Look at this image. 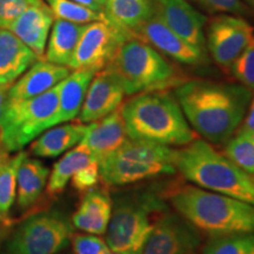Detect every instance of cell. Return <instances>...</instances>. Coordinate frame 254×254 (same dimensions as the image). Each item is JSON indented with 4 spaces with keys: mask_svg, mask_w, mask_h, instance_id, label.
I'll list each match as a JSON object with an SVG mask.
<instances>
[{
    "mask_svg": "<svg viewBox=\"0 0 254 254\" xmlns=\"http://www.w3.org/2000/svg\"><path fill=\"white\" fill-rule=\"evenodd\" d=\"M134 33L124 30L112 21H93L85 25L68 68L98 72L109 65L117 49Z\"/></svg>",
    "mask_w": 254,
    "mask_h": 254,
    "instance_id": "30bf717a",
    "label": "cell"
},
{
    "mask_svg": "<svg viewBox=\"0 0 254 254\" xmlns=\"http://www.w3.org/2000/svg\"><path fill=\"white\" fill-rule=\"evenodd\" d=\"M224 154L250 176H254V138L236 134L225 144Z\"/></svg>",
    "mask_w": 254,
    "mask_h": 254,
    "instance_id": "f546056e",
    "label": "cell"
},
{
    "mask_svg": "<svg viewBox=\"0 0 254 254\" xmlns=\"http://www.w3.org/2000/svg\"><path fill=\"white\" fill-rule=\"evenodd\" d=\"M69 240L74 254H107L111 251L106 240L95 234L73 233Z\"/></svg>",
    "mask_w": 254,
    "mask_h": 254,
    "instance_id": "1f68e13d",
    "label": "cell"
},
{
    "mask_svg": "<svg viewBox=\"0 0 254 254\" xmlns=\"http://www.w3.org/2000/svg\"><path fill=\"white\" fill-rule=\"evenodd\" d=\"M57 19L86 25L93 21H111L105 12H97L71 0H45Z\"/></svg>",
    "mask_w": 254,
    "mask_h": 254,
    "instance_id": "f1b7e54d",
    "label": "cell"
},
{
    "mask_svg": "<svg viewBox=\"0 0 254 254\" xmlns=\"http://www.w3.org/2000/svg\"><path fill=\"white\" fill-rule=\"evenodd\" d=\"M9 86H4V85H0V123H1L2 117L7 109L8 103H9Z\"/></svg>",
    "mask_w": 254,
    "mask_h": 254,
    "instance_id": "8d00e7d4",
    "label": "cell"
},
{
    "mask_svg": "<svg viewBox=\"0 0 254 254\" xmlns=\"http://www.w3.org/2000/svg\"><path fill=\"white\" fill-rule=\"evenodd\" d=\"M97 72L92 69H74L59 82V105L52 127L71 122L80 113L88 86Z\"/></svg>",
    "mask_w": 254,
    "mask_h": 254,
    "instance_id": "44dd1931",
    "label": "cell"
},
{
    "mask_svg": "<svg viewBox=\"0 0 254 254\" xmlns=\"http://www.w3.org/2000/svg\"><path fill=\"white\" fill-rule=\"evenodd\" d=\"M138 37L163 55L185 65H202L207 63V53L201 52L180 38L157 13L148 18L135 32Z\"/></svg>",
    "mask_w": 254,
    "mask_h": 254,
    "instance_id": "4fadbf2b",
    "label": "cell"
},
{
    "mask_svg": "<svg viewBox=\"0 0 254 254\" xmlns=\"http://www.w3.org/2000/svg\"><path fill=\"white\" fill-rule=\"evenodd\" d=\"M59 105V84L25 100H11L0 123V142L5 152H18L52 127Z\"/></svg>",
    "mask_w": 254,
    "mask_h": 254,
    "instance_id": "ba28073f",
    "label": "cell"
},
{
    "mask_svg": "<svg viewBox=\"0 0 254 254\" xmlns=\"http://www.w3.org/2000/svg\"><path fill=\"white\" fill-rule=\"evenodd\" d=\"M106 68L116 75L126 95L161 91L183 82L172 64L136 34L120 44Z\"/></svg>",
    "mask_w": 254,
    "mask_h": 254,
    "instance_id": "8992f818",
    "label": "cell"
},
{
    "mask_svg": "<svg viewBox=\"0 0 254 254\" xmlns=\"http://www.w3.org/2000/svg\"><path fill=\"white\" fill-rule=\"evenodd\" d=\"M129 140L125 122L122 114V106L109 116L97 122L87 124L86 132L80 141L90 150L98 161L116 152Z\"/></svg>",
    "mask_w": 254,
    "mask_h": 254,
    "instance_id": "2e32d148",
    "label": "cell"
},
{
    "mask_svg": "<svg viewBox=\"0 0 254 254\" xmlns=\"http://www.w3.org/2000/svg\"><path fill=\"white\" fill-rule=\"evenodd\" d=\"M9 227H11V226H1V227H0V244L4 241L6 237H7Z\"/></svg>",
    "mask_w": 254,
    "mask_h": 254,
    "instance_id": "f35d334b",
    "label": "cell"
},
{
    "mask_svg": "<svg viewBox=\"0 0 254 254\" xmlns=\"http://www.w3.org/2000/svg\"><path fill=\"white\" fill-rule=\"evenodd\" d=\"M55 23V15L44 0L25 9L8 30L41 59L45 55L49 33Z\"/></svg>",
    "mask_w": 254,
    "mask_h": 254,
    "instance_id": "e0dca14e",
    "label": "cell"
},
{
    "mask_svg": "<svg viewBox=\"0 0 254 254\" xmlns=\"http://www.w3.org/2000/svg\"><path fill=\"white\" fill-rule=\"evenodd\" d=\"M230 72L240 85L254 91V38L232 64Z\"/></svg>",
    "mask_w": 254,
    "mask_h": 254,
    "instance_id": "4dcf8cb0",
    "label": "cell"
},
{
    "mask_svg": "<svg viewBox=\"0 0 254 254\" xmlns=\"http://www.w3.org/2000/svg\"><path fill=\"white\" fill-rule=\"evenodd\" d=\"M1 226H11V222L8 221V219L4 217L1 213H0V227Z\"/></svg>",
    "mask_w": 254,
    "mask_h": 254,
    "instance_id": "ab89813d",
    "label": "cell"
},
{
    "mask_svg": "<svg viewBox=\"0 0 254 254\" xmlns=\"http://www.w3.org/2000/svg\"><path fill=\"white\" fill-rule=\"evenodd\" d=\"M87 125L72 123L53 126L32 142L30 152L39 158H57L74 147L84 138Z\"/></svg>",
    "mask_w": 254,
    "mask_h": 254,
    "instance_id": "7402d4cb",
    "label": "cell"
},
{
    "mask_svg": "<svg viewBox=\"0 0 254 254\" xmlns=\"http://www.w3.org/2000/svg\"><path fill=\"white\" fill-rule=\"evenodd\" d=\"M71 1L77 2V4L93 9V11L105 12V7L100 4L99 0H71Z\"/></svg>",
    "mask_w": 254,
    "mask_h": 254,
    "instance_id": "74e56055",
    "label": "cell"
},
{
    "mask_svg": "<svg viewBox=\"0 0 254 254\" xmlns=\"http://www.w3.org/2000/svg\"><path fill=\"white\" fill-rule=\"evenodd\" d=\"M99 1H100V4L105 7V4H106V0H99Z\"/></svg>",
    "mask_w": 254,
    "mask_h": 254,
    "instance_id": "7bdbcfd3",
    "label": "cell"
},
{
    "mask_svg": "<svg viewBox=\"0 0 254 254\" xmlns=\"http://www.w3.org/2000/svg\"><path fill=\"white\" fill-rule=\"evenodd\" d=\"M125 91L116 75L109 68L94 74L79 113V123L91 124L119 109L125 98Z\"/></svg>",
    "mask_w": 254,
    "mask_h": 254,
    "instance_id": "9a60e30c",
    "label": "cell"
},
{
    "mask_svg": "<svg viewBox=\"0 0 254 254\" xmlns=\"http://www.w3.org/2000/svg\"><path fill=\"white\" fill-rule=\"evenodd\" d=\"M100 180V167H99V161L97 159L92 160L90 164H87L86 166H84L78 171L71 178L72 187L74 190H77L78 192L85 193L86 190H90L94 189L98 185Z\"/></svg>",
    "mask_w": 254,
    "mask_h": 254,
    "instance_id": "d6a6232c",
    "label": "cell"
},
{
    "mask_svg": "<svg viewBox=\"0 0 254 254\" xmlns=\"http://www.w3.org/2000/svg\"><path fill=\"white\" fill-rule=\"evenodd\" d=\"M167 196L168 190L155 187L131 190L117 195L105 232L110 250L120 254H141L154 224L168 211Z\"/></svg>",
    "mask_w": 254,
    "mask_h": 254,
    "instance_id": "5b68a950",
    "label": "cell"
},
{
    "mask_svg": "<svg viewBox=\"0 0 254 254\" xmlns=\"http://www.w3.org/2000/svg\"><path fill=\"white\" fill-rule=\"evenodd\" d=\"M39 1L41 0H0V28L8 30L25 9Z\"/></svg>",
    "mask_w": 254,
    "mask_h": 254,
    "instance_id": "836d02e7",
    "label": "cell"
},
{
    "mask_svg": "<svg viewBox=\"0 0 254 254\" xmlns=\"http://www.w3.org/2000/svg\"><path fill=\"white\" fill-rule=\"evenodd\" d=\"M155 13L173 32L201 52L207 53L204 27L206 17L187 0H154Z\"/></svg>",
    "mask_w": 254,
    "mask_h": 254,
    "instance_id": "5bb4252c",
    "label": "cell"
},
{
    "mask_svg": "<svg viewBox=\"0 0 254 254\" xmlns=\"http://www.w3.org/2000/svg\"><path fill=\"white\" fill-rule=\"evenodd\" d=\"M252 178H253V180H254V176H252Z\"/></svg>",
    "mask_w": 254,
    "mask_h": 254,
    "instance_id": "f6af8a7d",
    "label": "cell"
},
{
    "mask_svg": "<svg viewBox=\"0 0 254 254\" xmlns=\"http://www.w3.org/2000/svg\"><path fill=\"white\" fill-rule=\"evenodd\" d=\"M170 202L180 215L208 237L254 233V205L194 185L168 192Z\"/></svg>",
    "mask_w": 254,
    "mask_h": 254,
    "instance_id": "3957f363",
    "label": "cell"
},
{
    "mask_svg": "<svg viewBox=\"0 0 254 254\" xmlns=\"http://www.w3.org/2000/svg\"><path fill=\"white\" fill-rule=\"evenodd\" d=\"M50 168L38 159L26 157L21 161L17 174V205L26 209L36 204L47 185Z\"/></svg>",
    "mask_w": 254,
    "mask_h": 254,
    "instance_id": "603a6c76",
    "label": "cell"
},
{
    "mask_svg": "<svg viewBox=\"0 0 254 254\" xmlns=\"http://www.w3.org/2000/svg\"><path fill=\"white\" fill-rule=\"evenodd\" d=\"M105 13L112 23L135 34L155 13L154 0H106Z\"/></svg>",
    "mask_w": 254,
    "mask_h": 254,
    "instance_id": "d4e9b609",
    "label": "cell"
},
{
    "mask_svg": "<svg viewBox=\"0 0 254 254\" xmlns=\"http://www.w3.org/2000/svg\"><path fill=\"white\" fill-rule=\"evenodd\" d=\"M26 157L25 152H19L12 158H7L5 153L0 163V213L6 218L15 201L19 166Z\"/></svg>",
    "mask_w": 254,
    "mask_h": 254,
    "instance_id": "4316f807",
    "label": "cell"
},
{
    "mask_svg": "<svg viewBox=\"0 0 254 254\" xmlns=\"http://www.w3.org/2000/svg\"><path fill=\"white\" fill-rule=\"evenodd\" d=\"M85 25L56 19L51 27L45 60L56 65L67 66L71 62Z\"/></svg>",
    "mask_w": 254,
    "mask_h": 254,
    "instance_id": "cb8c5ba5",
    "label": "cell"
},
{
    "mask_svg": "<svg viewBox=\"0 0 254 254\" xmlns=\"http://www.w3.org/2000/svg\"><path fill=\"white\" fill-rule=\"evenodd\" d=\"M201 232L178 212L167 211L158 219L141 254H199Z\"/></svg>",
    "mask_w": 254,
    "mask_h": 254,
    "instance_id": "8fae6325",
    "label": "cell"
},
{
    "mask_svg": "<svg viewBox=\"0 0 254 254\" xmlns=\"http://www.w3.org/2000/svg\"><path fill=\"white\" fill-rule=\"evenodd\" d=\"M236 134L241 135H247L251 136L254 134V95H252V99H251L249 110L244 118L243 123L240 124L239 128L237 129Z\"/></svg>",
    "mask_w": 254,
    "mask_h": 254,
    "instance_id": "d590c367",
    "label": "cell"
},
{
    "mask_svg": "<svg viewBox=\"0 0 254 254\" xmlns=\"http://www.w3.org/2000/svg\"><path fill=\"white\" fill-rule=\"evenodd\" d=\"M94 159L90 150L81 142L68 150L67 153L64 154L55 164L52 171H50L46 185L47 193L52 196L60 194L65 190L71 178Z\"/></svg>",
    "mask_w": 254,
    "mask_h": 254,
    "instance_id": "484cf974",
    "label": "cell"
},
{
    "mask_svg": "<svg viewBox=\"0 0 254 254\" xmlns=\"http://www.w3.org/2000/svg\"><path fill=\"white\" fill-rule=\"evenodd\" d=\"M71 73L67 66H60L46 60H38L9 88V99L25 100L45 93Z\"/></svg>",
    "mask_w": 254,
    "mask_h": 254,
    "instance_id": "d6986e66",
    "label": "cell"
},
{
    "mask_svg": "<svg viewBox=\"0 0 254 254\" xmlns=\"http://www.w3.org/2000/svg\"><path fill=\"white\" fill-rule=\"evenodd\" d=\"M107 254H120V253H117V252H112V251H110V252H109V253H107Z\"/></svg>",
    "mask_w": 254,
    "mask_h": 254,
    "instance_id": "ee69618b",
    "label": "cell"
},
{
    "mask_svg": "<svg viewBox=\"0 0 254 254\" xmlns=\"http://www.w3.org/2000/svg\"><path fill=\"white\" fill-rule=\"evenodd\" d=\"M246 1L249 2L251 6H253V7H254V0H246Z\"/></svg>",
    "mask_w": 254,
    "mask_h": 254,
    "instance_id": "b9f144b4",
    "label": "cell"
},
{
    "mask_svg": "<svg viewBox=\"0 0 254 254\" xmlns=\"http://www.w3.org/2000/svg\"><path fill=\"white\" fill-rule=\"evenodd\" d=\"M254 38V30L243 18L222 14L211 21L207 28L206 49L212 59L225 71L241 55Z\"/></svg>",
    "mask_w": 254,
    "mask_h": 254,
    "instance_id": "7c38bea8",
    "label": "cell"
},
{
    "mask_svg": "<svg viewBox=\"0 0 254 254\" xmlns=\"http://www.w3.org/2000/svg\"><path fill=\"white\" fill-rule=\"evenodd\" d=\"M129 139L185 146L196 138L174 95L164 90L134 94L122 105Z\"/></svg>",
    "mask_w": 254,
    "mask_h": 254,
    "instance_id": "7a4b0ae2",
    "label": "cell"
},
{
    "mask_svg": "<svg viewBox=\"0 0 254 254\" xmlns=\"http://www.w3.org/2000/svg\"><path fill=\"white\" fill-rule=\"evenodd\" d=\"M209 13H227L243 15L249 13L247 6L241 0H194Z\"/></svg>",
    "mask_w": 254,
    "mask_h": 254,
    "instance_id": "e575fe53",
    "label": "cell"
},
{
    "mask_svg": "<svg viewBox=\"0 0 254 254\" xmlns=\"http://www.w3.org/2000/svg\"><path fill=\"white\" fill-rule=\"evenodd\" d=\"M173 95L193 131L206 141L224 144L236 134L253 94L240 84L194 79L177 85Z\"/></svg>",
    "mask_w": 254,
    "mask_h": 254,
    "instance_id": "6da1fadb",
    "label": "cell"
},
{
    "mask_svg": "<svg viewBox=\"0 0 254 254\" xmlns=\"http://www.w3.org/2000/svg\"><path fill=\"white\" fill-rule=\"evenodd\" d=\"M112 206L113 200L106 190L94 187L86 190L72 215V226L85 233L105 234L112 214Z\"/></svg>",
    "mask_w": 254,
    "mask_h": 254,
    "instance_id": "ac0fdd59",
    "label": "cell"
},
{
    "mask_svg": "<svg viewBox=\"0 0 254 254\" xmlns=\"http://www.w3.org/2000/svg\"><path fill=\"white\" fill-rule=\"evenodd\" d=\"M39 59L9 30L0 28V85L9 86Z\"/></svg>",
    "mask_w": 254,
    "mask_h": 254,
    "instance_id": "ffe728a7",
    "label": "cell"
},
{
    "mask_svg": "<svg viewBox=\"0 0 254 254\" xmlns=\"http://www.w3.org/2000/svg\"><path fill=\"white\" fill-rule=\"evenodd\" d=\"M4 155H5V152H0V163H1V160H2V158H4Z\"/></svg>",
    "mask_w": 254,
    "mask_h": 254,
    "instance_id": "60d3db41",
    "label": "cell"
},
{
    "mask_svg": "<svg viewBox=\"0 0 254 254\" xmlns=\"http://www.w3.org/2000/svg\"><path fill=\"white\" fill-rule=\"evenodd\" d=\"M73 226L58 212H43L21 222L0 254H58L67 246Z\"/></svg>",
    "mask_w": 254,
    "mask_h": 254,
    "instance_id": "9c48e42d",
    "label": "cell"
},
{
    "mask_svg": "<svg viewBox=\"0 0 254 254\" xmlns=\"http://www.w3.org/2000/svg\"><path fill=\"white\" fill-rule=\"evenodd\" d=\"M201 254H254V233L209 237Z\"/></svg>",
    "mask_w": 254,
    "mask_h": 254,
    "instance_id": "83f0119b",
    "label": "cell"
},
{
    "mask_svg": "<svg viewBox=\"0 0 254 254\" xmlns=\"http://www.w3.org/2000/svg\"><path fill=\"white\" fill-rule=\"evenodd\" d=\"M174 164L178 172L194 186L254 205L252 176L204 139L195 138L176 150Z\"/></svg>",
    "mask_w": 254,
    "mask_h": 254,
    "instance_id": "277c9868",
    "label": "cell"
},
{
    "mask_svg": "<svg viewBox=\"0 0 254 254\" xmlns=\"http://www.w3.org/2000/svg\"><path fill=\"white\" fill-rule=\"evenodd\" d=\"M176 150L155 142L129 139L99 163L100 179L107 186L132 184L172 176L177 172Z\"/></svg>",
    "mask_w": 254,
    "mask_h": 254,
    "instance_id": "52a82bcc",
    "label": "cell"
}]
</instances>
